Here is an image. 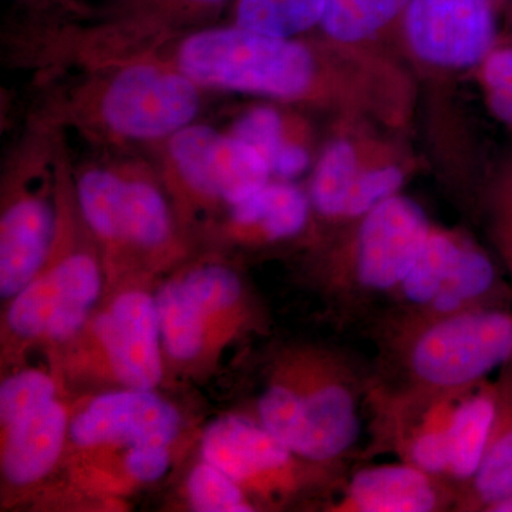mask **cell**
<instances>
[{
    "label": "cell",
    "instance_id": "obj_1",
    "mask_svg": "<svg viewBox=\"0 0 512 512\" xmlns=\"http://www.w3.org/2000/svg\"><path fill=\"white\" fill-rule=\"evenodd\" d=\"M372 366L316 343L282 346L269 362L255 419L299 456L350 466L360 440V406Z\"/></svg>",
    "mask_w": 512,
    "mask_h": 512
},
{
    "label": "cell",
    "instance_id": "obj_2",
    "mask_svg": "<svg viewBox=\"0 0 512 512\" xmlns=\"http://www.w3.org/2000/svg\"><path fill=\"white\" fill-rule=\"evenodd\" d=\"M372 382L393 392L470 389L512 362V309H488L370 330Z\"/></svg>",
    "mask_w": 512,
    "mask_h": 512
},
{
    "label": "cell",
    "instance_id": "obj_3",
    "mask_svg": "<svg viewBox=\"0 0 512 512\" xmlns=\"http://www.w3.org/2000/svg\"><path fill=\"white\" fill-rule=\"evenodd\" d=\"M431 228L423 208L399 194L357 220L313 274V289L333 319L366 325L402 284Z\"/></svg>",
    "mask_w": 512,
    "mask_h": 512
},
{
    "label": "cell",
    "instance_id": "obj_4",
    "mask_svg": "<svg viewBox=\"0 0 512 512\" xmlns=\"http://www.w3.org/2000/svg\"><path fill=\"white\" fill-rule=\"evenodd\" d=\"M165 369L211 372L222 352L268 325L254 289L231 266L202 262L183 269L156 291Z\"/></svg>",
    "mask_w": 512,
    "mask_h": 512
},
{
    "label": "cell",
    "instance_id": "obj_5",
    "mask_svg": "<svg viewBox=\"0 0 512 512\" xmlns=\"http://www.w3.org/2000/svg\"><path fill=\"white\" fill-rule=\"evenodd\" d=\"M200 456L228 474L259 510H284L315 503L323 507L339 493L350 466L299 456L254 416L225 414L202 431Z\"/></svg>",
    "mask_w": 512,
    "mask_h": 512
},
{
    "label": "cell",
    "instance_id": "obj_6",
    "mask_svg": "<svg viewBox=\"0 0 512 512\" xmlns=\"http://www.w3.org/2000/svg\"><path fill=\"white\" fill-rule=\"evenodd\" d=\"M175 63L198 86L276 99L302 97L316 73L315 59L302 43L238 25L188 36Z\"/></svg>",
    "mask_w": 512,
    "mask_h": 512
},
{
    "label": "cell",
    "instance_id": "obj_7",
    "mask_svg": "<svg viewBox=\"0 0 512 512\" xmlns=\"http://www.w3.org/2000/svg\"><path fill=\"white\" fill-rule=\"evenodd\" d=\"M62 348L79 363L74 369L86 365L83 373L104 377L114 387L157 390L167 369L154 291L121 285Z\"/></svg>",
    "mask_w": 512,
    "mask_h": 512
},
{
    "label": "cell",
    "instance_id": "obj_8",
    "mask_svg": "<svg viewBox=\"0 0 512 512\" xmlns=\"http://www.w3.org/2000/svg\"><path fill=\"white\" fill-rule=\"evenodd\" d=\"M107 274L92 249L55 248L42 271L10 299L6 336L23 346L62 348L82 332L103 299Z\"/></svg>",
    "mask_w": 512,
    "mask_h": 512
},
{
    "label": "cell",
    "instance_id": "obj_9",
    "mask_svg": "<svg viewBox=\"0 0 512 512\" xmlns=\"http://www.w3.org/2000/svg\"><path fill=\"white\" fill-rule=\"evenodd\" d=\"M77 205L87 228L109 254L156 258L173 241L174 227L163 192L143 178L93 168L79 178Z\"/></svg>",
    "mask_w": 512,
    "mask_h": 512
},
{
    "label": "cell",
    "instance_id": "obj_10",
    "mask_svg": "<svg viewBox=\"0 0 512 512\" xmlns=\"http://www.w3.org/2000/svg\"><path fill=\"white\" fill-rule=\"evenodd\" d=\"M467 390L393 392L370 379L365 400L370 412V440L359 460L392 453L403 463L447 478L451 420L458 399Z\"/></svg>",
    "mask_w": 512,
    "mask_h": 512
},
{
    "label": "cell",
    "instance_id": "obj_11",
    "mask_svg": "<svg viewBox=\"0 0 512 512\" xmlns=\"http://www.w3.org/2000/svg\"><path fill=\"white\" fill-rule=\"evenodd\" d=\"M200 106V86L178 67L134 63L111 77L100 114L119 137L158 140L190 126Z\"/></svg>",
    "mask_w": 512,
    "mask_h": 512
},
{
    "label": "cell",
    "instance_id": "obj_12",
    "mask_svg": "<svg viewBox=\"0 0 512 512\" xmlns=\"http://www.w3.org/2000/svg\"><path fill=\"white\" fill-rule=\"evenodd\" d=\"M183 416L157 390L113 387L73 407L69 447L73 453H110L144 446H173Z\"/></svg>",
    "mask_w": 512,
    "mask_h": 512
},
{
    "label": "cell",
    "instance_id": "obj_13",
    "mask_svg": "<svg viewBox=\"0 0 512 512\" xmlns=\"http://www.w3.org/2000/svg\"><path fill=\"white\" fill-rule=\"evenodd\" d=\"M168 151L190 191L228 208L271 181V167L251 144L212 127L190 124L170 137Z\"/></svg>",
    "mask_w": 512,
    "mask_h": 512
},
{
    "label": "cell",
    "instance_id": "obj_14",
    "mask_svg": "<svg viewBox=\"0 0 512 512\" xmlns=\"http://www.w3.org/2000/svg\"><path fill=\"white\" fill-rule=\"evenodd\" d=\"M403 16L414 55L434 66L467 69L497 49L494 0H410Z\"/></svg>",
    "mask_w": 512,
    "mask_h": 512
},
{
    "label": "cell",
    "instance_id": "obj_15",
    "mask_svg": "<svg viewBox=\"0 0 512 512\" xmlns=\"http://www.w3.org/2000/svg\"><path fill=\"white\" fill-rule=\"evenodd\" d=\"M456 485L412 464H370L350 470L328 512H454Z\"/></svg>",
    "mask_w": 512,
    "mask_h": 512
},
{
    "label": "cell",
    "instance_id": "obj_16",
    "mask_svg": "<svg viewBox=\"0 0 512 512\" xmlns=\"http://www.w3.org/2000/svg\"><path fill=\"white\" fill-rule=\"evenodd\" d=\"M73 407L55 400L2 427L3 484L12 490H29L52 476L69 447Z\"/></svg>",
    "mask_w": 512,
    "mask_h": 512
},
{
    "label": "cell",
    "instance_id": "obj_17",
    "mask_svg": "<svg viewBox=\"0 0 512 512\" xmlns=\"http://www.w3.org/2000/svg\"><path fill=\"white\" fill-rule=\"evenodd\" d=\"M60 220L42 195L16 198L0 221V298L9 302L42 271L55 248Z\"/></svg>",
    "mask_w": 512,
    "mask_h": 512
},
{
    "label": "cell",
    "instance_id": "obj_18",
    "mask_svg": "<svg viewBox=\"0 0 512 512\" xmlns=\"http://www.w3.org/2000/svg\"><path fill=\"white\" fill-rule=\"evenodd\" d=\"M488 309H512V286L493 256L476 242L466 238L456 265L444 282L439 295L417 318L403 323L446 318L458 313Z\"/></svg>",
    "mask_w": 512,
    "mask_h": 512
},
{
    "label": "cell",
    "instance_id": "obj_19",
    "mask_svg": "<svg viewBox=\"0 0 512 512\" xmlns=\"http://www.w3.org/2000/svg\"><path fill=\"white\" fill-rule=\"evenodd\" d=\"M497 404L484 457L454 512H512V362L495 380Z\"/></svg>",
    "mask_w": 512,
    "mask_h": 512
},
{
    "label": "cell",
    "instance_id": "obj_20",
    "mask_svg": "<svg viewBox=\"0 0 512 512\" xmlns=\"http://www.w3.org/2000/svg\"><path fill=\"white\" fill-rule=\"evenodd\" d=\"M309 195L289 181H269L247 200L229 207L232 237L252 244H278L299 237L311 221Z\"/></svg>",
    "mask_w": 512,
    "mask_h": 512
},
{
    "label": "cell",
    "instance_id": "obj_21",
    "mask_svg": "<svg viewBox=\"0 0 512 512\" xmlns=\"http://www.w3.org/2000/svg\"><path fill=\"white\" fill-rule=\"evenodd\" d=\"M497 386L484 382L470 387L458 399L450 429L448 474L458 495L471 483L480 468L495 416Z\"/></svg>",
    "mask_w": 512,
    "mask_h": 512
},
{
    "label": "cell",
    "instance_id": "obj_22",
    "mask_svg": "<svg viewBox=\"0 0 512 512\" xmlns=\"http://www.w3.org/2000/svg\"><path fill=\"white\" fill-rule=\"evenodd\" d=\"M363 168L352 144L345 140L330 143L313 173L312 211L329 222H350L349 210Z\"/></svg>",
    "mask_w": 512,
    "mask_h": 512
},
{
    "label": "cell",
    "instance_id": "obj_23",
    "mask_svg": "<svg viewBox=\"0 0 512 512\" xmlns=\"http://www.w3.org/2000/svg\"><path fill=\"white\" fill-rule=\"evenodd\" d=\"M328 0H238L235 25L293 39L322 22Z\"/></svg>",
    "mask_w": 512,
    "mask_h": 512
},
{
    "label": "cell",
    "instance_id": "obj_24",
    "mask_svg": "<svg viewBox=\"0 0 512 512\" xmlns=\"http://www.w3.org/2000/svg\"><path fill=\"white\" fill-rule=\"evenodd\" d=\"M409 2L410 0H328L320 26L336 42H363L403 15Z\"/></svg>",
    "mask_w": 512,
    "mask_h": 512
},
{
    "label": "cell",
    "instance_id": "obj_25",
    "mask_svg": "<svg viewBox=\"0 0 512 512\" xmlns=\"http://www.w3.org/2000/svg\"><path fill=\"white\" fill-rule=\"evenodd\" d=\"M185 497L188 507L197 512L258 511L241 485L201 456L185 480Z\"/></svg>",
    "mask_w": 512,
    "mask_h": 512
},
{
    "label": "cell",
    "instance_id": "obj_26",
    "mask_svg": "<svg viewBox=\"0 0 512 512\" xmlns=\"http://www.w3.org/2000/svg\"><path fill=\"white\" fill-rule=\"evenodd\" d=\"M59 379L42 369H20L0 384V427L9 426L60 396Z\"/></svg>",
    "mask_w": 512,
    "mask_h": 512
},
{
    "label": "cell",
    "instance_id": "obj_27",
    "mask_svg": "<svg viewBox=\"0 0 512 512\" xmlns=\"http://www.w3.org/2000/svg\"><path fill=\"white\" fill-rule=\"evenodd\" d=\"M229 133L251 144L265 158L271 173L276 160L291 144L285 140L281 116L271 107H255L247 111L235 121Z\"/></svg>",
    "mask_w": 512,
    "mask_h": 512
},
{
    "label": "cell",
    "instance_id": "obj_28",
    "mask_svg": "<svg viewBox=\"0 0 512 512\" xmlns=\"http://www.w3.org/2000/svg\"><path fill=\"white\" fill-rule=\"evenodd\" d=\"M481 82L494 116L512 128V46L497 47L484 60Z\"/></svg>",
    "mask_w": 512,
    "mask_h": 512
},
{
    "label": "cell",
    "instance_id": "obj_29",
    "mask_svg": "<svg viewBox=\"0 0 512 512\" xmlns=\"http://www.w3.org/2000/svg\"><path fill=\"white\" fill-rule=\"evenodd\" d=\"M495 208V237L512 286V180L505 185Z\"/></svg>",
    "mask_w": 512,
    "mask_h": 512
},
{
    "label": "cell",
    "instance_id": "obj_30",
    "mask_svg": "<svg viewBox=\"0 0 512 512\" xmlns=\"http://www.w3.org/2000/svg\"><path fill=\"white\" fill-rule=\"evenodd\" d=\"M188 2H195V3H218V2H222V0H188Z\"/></svg>",
    "mask_w": 512,
    "mask_h": 512
}]
</instances>
